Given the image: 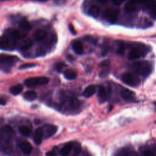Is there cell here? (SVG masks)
I'll return each instance as SVG.
<instances>
[{
  "label": "cell",
  "instance_id": "obj_12",
  "mask_svg": "<svg viewBox=\"0 0 156 156\" xmlns=\"http://www.w3.org/2000/svg\"><path fill=\"white\" fill-rule=\"evenodd\" d=\"M57 130V127L52 124H46L44 127V138L47 139L54 135Z\"/></svg>",
  "mask_w": 156,
  "mask_h": 156
},
{
  "label": "cell",
  "instance_id": "obj_32",
  "mask_svg": "<svg viewBox=\"0 0 156 156\" xmlns=\"http://www.w3.org/2000/svg\"><path fill=\"white\" fill-rule=\"evenodd\" d=\"M109 72H110L109 69L107 68H105L100 71L99 76L100 77H102V78L105 77L109 74Z\"/></svg>",
  "mask_w": 156,
  "mask_h": 156
},
{
  "label": "cell",
  "instance_id": "obj_18",
  "mask_svg": "<svg viewBox=\"0 0 156 156\" xmlns=\"http://www.w3.org/2000/svg\"><path fill=\"white\" fill-rule=\"evenodd\" d=\"M46 32L44 29H37L34 34V38L37 41H40L46 37Z\"/></svg>",
  "mask_w": 156,
  "mask_h": 156
},
{
  "label": "cell",
  "instance_id": "obj_22",
  "mask_svg": "<svg viewBox=\"0 0 156 156\" xmlns=\"http://www.w3.org/2000/svg\"><path fill=\"white\" fill-rule=\"evenodd\" d=\"M33 41L30 39H25L21 43L20 48L23 51H26L29 49L32 45Z\"/></svg>",
  "mask_w": 156,
  "mask_h": 156
},
{
  "label": "cell",
  "instance_id": "obj_36",
  "mask_svg": "<svg viewBox=\"0 0 156 156\" xmlns=\"http://www.w3.org/2000/svg\"><path fill=\"white\" fill-rule=\"evenodd\" d=\"M110 65V61L108 60H105L102 62H101L99 63L100 67H107Z\"/></svg>",
  "mask_w": 156,
  "mask_h": 156
},
{
  "label": "cell",
  "instance_id": "obj_28",
  "mask_svg": "<svg viewBox=\"0 0 156 156\" xmlns=\"http://www.w3.org/2000/svg\"><path fill=\"white\" fill-rule=\"evenodd\" d=\"M125 51V43L123 41L119 40L118 41V47H117V50L116 52L118 54L122 55L124 52Z\"/></svg>",
  "mask_w": 156,
  "mask_h": 156
},
{
  "label": "cell",
  "instance_id": "obj_43",
  "mask_svg": "<svg viewBox=\"0 0 156 156\" xmlns=\"http://www.w3.org/2000/svg\"><path fill=\"white\" fill-rule=\"evenodd\" d=\"M97 1L101 2V3H104V2H106V0H97Z\"/></svg>",
  "mask_w": 156,
  "mask_h": 156
},
{
  "label": "cell",
  "instance_id": "obj_2",
  "mask_svg": "<svg viewBox=\"0 0 156 156\" xmlns=\"http://www.w3.org/2000/svg\"><path fill=\"white\" fill-rule=\"evenodd\" d=\"M150 50V47L145 44L135 43L130 49L127 57L130 60L138 59L145 57Z\"/></svg>",
  "mask_w": 156,
  "mask_h": 156
},
{
  "label": "cell",
  "instance_id": "obj_17",
  "mask_svg": "<svg viewBox=\"0 0 156 156\" xmlns=\"http://www.w3.org/2000/svg\"><path fill=\"white\" fill-rule=\"evenodd\" d=\"M73 148V143H68L66 144L60 149L59 153L62 156H66L70 153V152L71 151Z\"/></svg>",
  "mask_w": 156,
  "mask_h": 156
},
{
  "label": "cell",
  "instance_id": "obj_8",
  "mask_svg": "<svg viewBox=\"0 0 156 156\" xmlns=\"http://www.w3.org/2000/svg\"><path fill=\"white\" fill-rule=\"evenodd\" d=\"M119 10L115 8H108L104 12V19L110 24H115L118 19Z\"/></svg>",
  "mask_w": 156,
  "mask_h": 156
},
{
  "label": "cell",
  "instance_id": "obj_29",
  "mask_svg": "<svg viewBox=\"0 0 156 156\" xmlns=\"http://www.w3.org/2000/svg\"><path fill=\"white\" fill-rule=\"evenodd\" d=\"M131 154V151L129 148H122L121 149L116 155V156H130Z\"/></svg>",
  "mask_w": 156,
  "mask_h": 156
},
{
  "label": "cell",
  "instance_id": "obj_19",
  "mask_svg": "<svg viewBox=\"0 0 156 156\" xmlns=\"http://www.w3.org/2000/svg\"><path fill=\"white\" fill-rule=\"evenodd\" d=\"M96 91V87L93 85H90L83 91V95L86 98H90L94 94Z\"/></svg>",
  "mask_w": 156,
  "mask_h": 156
},
{
  "label": "cell",
  "instance_id": "obj_5",
  "mask_svg": "<svg viewBox=\"0 0 156 156\" xmlns=\"http://www.w3.org/2000/svg\"><path fill=\"white\" fill-rule=\"evenodd\" d=\"M19 60L18 57L15 55H7V54H1V68H4V71L10 70V68L14 65Z\"/></svg>",
  "mask_w": 156,
  "mask_h": 156
},
{
  "label": "cell",
  "instance_id": "obj_20",
  "mask_svg": "<svg viewBox=\"0 0 156 156\" xmlns=\"http://www.w3.org/2000/svg\"><path fill=\"white\" fill-rule=\"evenodd\" d=\"M65 77L68 80H74L76 79L77 76V73L73 69H66L63 73Z\"/></svg>",
  "mask_w": 156,
  "mask_h": 156
},
{
  "label": "cell",
  "instance_id": "obj_7",
  "mask_svg": "<svg viewBox=\"0 0 156 156\" xmlns=\"http://www.w3.org/2000/svg\"><path fill=\"white\" fill-rule=\"evenodd\" d=\"M49 82V79L46 77H33L25 80L24 83L28 87H35L38 85H44Z\"/></svg>",
  "mask_w": 156,
  "mask_h": 156
},
{
  "label": "cell",
  "instance_id": "obj_27",
  "mask_svg": "<svg viewBox=\"0 0 156 156\" xmlns=\"http://www.w3.org/2000/svg\"><path fill=\"white\" fill-rule=\"evenodd\" d=\"M19 131L21 134L24 136H28L30 135L32 130L27 126H21L19 127Z\"/></svg>",
  "mask_w": 156,
  "mask_h": 156
},
{
  "label": "cell",
  "instance_id": "obj_42",
  "mask_svg": "<svg viewBox=\"0 0 156 156\" xmlns=\"http://www.w3.org/2000/svg\"><path fill=\"white\" fill-rule=\"evenodd\" d=\"M5 104V101L4 99H3L2 98H1V105H4Z\"/></svg>",
  "mask_w": 156,
  "mask_h": 156
},
{
  "label": "cell",
  "instance_id": "obj_10",
  "mask_svg": "<svg viewBox=\"0 0 156 156\" xmlns=\"http://www.w3.org/2000/svg\"><path fill=\"white\" fill-rule=\"evenodd\" d=\"M144 0H129L125 5L124 9L126 12L129 13L135 12L138 10L140 7H142V4Z\"/></svg>",
  "mask_w": 156,
  "mask_h": 156
},
{
  "label": "cell",
  "instance_id": "obj_40",
  "mask_svg": "<svg viewBox=\"0 0 156 156\" xmlns=\"http://www.w3.org/2000/svg\"><path fill=\"white\" fill-rule=\"evenodd\" d=\"M65 2V0H54V2L56 4L61 5L63 4Z\"/></svg>",
  "mask_w": 156,
  "mask_h": 156
},
{
  "label": "cell",
  "instance_id": "obj_39",
  "mask_svg": "<svg viewBox=\"0 0 156 156\" xmlns=\"http://www.w3.org/2000/svg\"><path fill=\"white\" fill-rule=\"evenodd\" d=\"M113 2L117 5H119L120 4H121L125 0H112Z\"/></svg>",
  "mask_w": 156,
  "mask_h": 156
},
{
  "label": "cell",
  "instance_id": "obj_15",
  "mask_svg": "<svg viewBox=\"0 0 156 156\" xmlns=\"http://www.w3.org/2000/svg\"><path fill=\"white\" fill-rule=\"evenodd\" d=\"M20 147L22 152L26 155L30 154L32 151V146L31 144L27 141H23L21 143Z\"/></svg>",
  "mask_w": 156,
  "mask_h": 156
},
{
  "label": "cell",
  "instance_id": "obj_34",
  "mask_svg": "<svg viewBox=\"0 0 156 156\" xmlns=\"http://www.w3.org/2000/svg\"><path fill=\"white\" fill-rule=\"evenodd\" d=\"M65 64L64 63H63V62L57 63L55 65V69H56V71L58 73H60L63 70V69L65 67Z\"/></svg>",
  "mask_w": 156,
  "mask_h": 156
},
{
  "label": "cell",
  "instance_id": "obj_16",
  "mask_svg": "<svg viewBox=\"0 0 156 156\" xmlns=\"http://www.w3.org/2000/svg\"><path fill=\"white\" fill-rule=\"evenodd\" d=\"M72 48L74 52L77 54H82L83 53V47L82 43L79 40L74 41L72 44Z\"/></svg>",
  "mask_w": 156,
  "mask_h": 156
},
{
  "label": "cell",
  "instance_id": "obj_25",
  "mask_svg": "<svg viewBox=\"0 0 156 156\" xmlns=\"http://www.w3.org/2000/svg\"><path fill=\"white\" fill-rule=\"evenodd\" d=\"M19 26L21 29L26 30V31H29L31 29L30 24L26 19H23L20 21V23H19Z\"/></svg>",
  "mask_w": 156,
  "mask_h": 156
},
{
  "label": "cell",
  "instance_id": "obj_4",
  "mask_svg": "<svg viewBox=\"0 0 156 156\" xmlns=\"http://www.w3.org/2000/svg\"><path fill=\"white\" fill-rule=\"evenodd\" d=\"M20 37V34L18 30H13L9 32V35H3L1 37V48L2 49L12 50L13 49V45L15 40Z\"/></svg>",
  "mask_w": 156,
  "mask_h": 156
},
{
  "label": "cell",
  "instance_id": "obj_3",
  "mask_svg": "<svg viewBox=\"0 0 156 156\" xmlns=\"http://www.w3.org/2000/svg\"><path fill=\"white\" fill-rule=\"evenodd\" d=\"M132 68L136 74L143 77L148 76L152 71V64L146 60L135 62L132 64Z\"/></svg>",
  "mask_w": 156,
  "mask_h": 156
},
{
  "label": "cell",
  "instance_id": "obj_14",
  "mask_svg": "<svg viewBox=\"0 0 156 156\" xmlns=\"http://www.w3.org/2000/svg\"><path fill=\"white\" fill-rule=\"evenodd\" d=\"M98 101L100 104L104 103L107 100V92L105 88L102 85H100L98 87Z\"/></svg>",
  "mask_w": 156,
  "mask_h": 156
},
{
  "label": "cell",
  "instance_id": "obj_26",
  "mask_svg": "<svg viewBox=\"0 0 156 156\" xmlns=\"http://www.w3.org/2000/svg\"><path fill=\"white\" fill-rule=\"evenodd\" d=\"M99 7L95 5H91L88 10V13L94 18L97 17L99 15Z\"/></svg>",
  "mask_w": 156,
  "mask_h": 156
},
{
  "label": "cell",
  "instance_id": "obj_23",
  "mask_svg": "<svg viewBox=\"0 0 156 156\" xmlns=\"http://www.w3.org/2000/svg\"><path fill=\"white\" fill-rule=\"evenodd\" d=\"M80 105L79 101L74 97H71L69 99V107L71 110H76L79 108Z\"/></svg>",
  "mask_w": 156,
  "mask_h": 156
},
{
  "label": "cell",
  "instance_id": "obj_35",
  "mask_svg": "<svg viewBox=\"0 0 156 156\" xmlns=\"http://www.w3.org/2000/svg\"><path fill=\"white\" fill-rule=\"evenodd\" d=\"M36 65L35 63H24L20 66L19 69H26V68H32L35 66Z\"/></svg>",
  "mask_w": 156,
  "mask_h": 156
},
{
  "label": "cell",
  "instance_id": "obj_44",
  "mask_svg": "<svg viewBox=\"0 0 156 156\" xmlns=\"http://www.w3.org/2000/svg\"><path fill=\"white\" fill-rule=\"evenodd\" d=\"M37 1H40V2H46V1H47L48 0H37Z\"/></svg>",
  "mask_w": 156,
  "mask_h": 156
},
{
  "label": "cell",
  "instance_id": "obj_24",
  "mask_svg": "<svg viewBox=\"0 0 156 156\" xmlns=\"http://www.w3.org/2000/svg\"><path fill=\"white\" fill-rule=\"evenodd\" d=\"M23 89V87L21 84H16L10 88V92L13 95H17L20 94Z\"/></svg>",
  "mask_w": 156,
  "mask_h": 156
},
{
  "label": "cell",
  "instance_id": "obj_38",
  "mask_svg": "<svg viewBox=\"0 0 156 156\" xmlns=\"http://www.w3.org/2000/svg\"><path fill=\"white\" fill-rule=\"evenodd\" d=\"M46 156H57V154L55 152L52 151H49L47 152L46 154Z\"/></svg>",
  "mask_w": 156,
  "mask_h": 156
},
{
  "label": "cell",
  "instance_id": "obj_31",
  "mask_svg": "<svg viewBox=\"0 0 156 156\" xmlns=\"http://www.w3.org/2000/svg\"><path fill=\"white\" fill-rule=\"evenodd\" d=\"M85 40H86L87 41L93 44H96L97 43V40L93 37L90 36V35H87L84 37Z\"/></svg>",
  "mask_w": 156,
  "mask_h": 156
},
{
  "label": "cell",
  "instance_id": "obj_1",
  "mask_svg": "<svg viewBox=\"0 0 156 156\" xmlns=\"http://www.w3.org/2000/svg\"><path fill=\"white\" fill-rule=\"evenodd\" d=\"M0 134L1 150L5 154H10L12 150V140L14 132L10 126L5 125L1 128Z\"/></svg>",
  "mask_w": 156,
  "mask_h": 156
},
{
  "label": "cell",
  "instance_id": "obj_21",
  "mask_svg": "<svg viewBox=\"0 0 156 156\" xmlns=\"http://www.w3.org/2000/svg\"><path fill=\"white\" fill-rule=\"evenodd\" d=\"M23 97L26 100H27L29 101H32L37 98V94L35 91H32V90H29V91H26L24 93Z\"/></svg>",
  "mask_w": 156,
  "mask_h": 156
},
{
  "label": "cell",
  "instance_id": "obj_37",
  "mask_svg": "<svg viewBox=\"0 0 156 156\" xmlns=\"http://www.w3.org/2000/svg\"><path fill=\"white\" fill-rule=\"evenodd\" d=\"M68 28H69V29L70 32H71L73 34L76 35V30H75V29H74V26H73L71 24H69V26H68Z\"/></svg>",
  "mask_w": 156,
  "mask_h": 156
},
{
  "label": "cell",
  "instance_id": "obj_30",
  "mask_svg": "<svg viewBox=\"0 0 156 156\" xmlns=\"http://www.w3.org/2000/svg\"><path fill=\"white\" fill-rule=\"evenodd\" d=\"M73 149H74V156H77L81 150L80 145L79 143H73Z\"/></svg>",
  "mask_w": 156,
  "mask_h": 156
},
{
  "label": "cell",
  "instance_id": "obj_41",
  "mask_svg": "<svg viewBox=\"0 0 156 156\" xmlns=\"http://www.w3.org/2000/svg\"><path fill=\"white\" fill-rule=\"evenodd\" d=\"M107 53H108V49H107V48H105V49H104L102 51V52H101V55H102V56H105V55H107Z\"/></svg>",
  "mask_w": 156,
  "mask_h": 156
},
{
  "label": "cell",
  "instance_id": "obj_45",
  "mask_svg": "<svg viewBox=\"0 0 156 156\" xmlns=\"http://www.w3.org/2000/svg\"><path fill=\"white\" fill-rule=\"evenodd\" d=\"M154 105H155V108H156V102H154Z\"/></svg>",
  "mask_w": 156,
  "mask_h": 156
},
{
  "label": "cell",
  "instance_id": "obj_13",
  "mask_svg": "<svg viewBox=\"0 0 156 156\" xmlns=\"http://www.w3.org/2000/svg\"><path fill=\"white\" fill-rule=\"evenodd\" d=\"M44 137V133L43 130L42 128L39 127L37 128L34 133V141L37 145H40L42 141V140Z\"/></svg>",
  "mask_w": 156,
  "mask_h": 156
},
{
  "label": "cell",
  "instance_id": "obj_46",
  "mask_svg": "<svg viewBox=\"0 0 156 156\" xmlns=\"http://www.w3.org/2000/svg\"><path fill=\"white\" fill-rule=\"evenodd\" d=\"M155 123H156V121H155Z\"/></svg>",
  "mask_w": 156,
  "mask_h": 156
},
{
  "label": "cell",
  "instance_id": "obj_6",
  "mask_svg": "<svg viewBox=\"0 0 156 156\" xmlns=\"http://www.w3.org/2000/svg\"><path fill=\"white\" fill-rule=\"evenodd\" d=\"M141 7L152 18L156 19V0H144Z\"/></svg>",
  "mask_w": 156,
  "mask_h": 156
},
{
  "label": "cell",
  "instance_id": "obj_33",
  "mask_svg": "<svg viewBox=\"0 0 156 156\" xmlns=\"http://www.w3.org/2000/svg\"><path fill=\"white\" fill-rule=\"evenodd\" d=\"M143 156H156V152L152 149H146L143 153Z\"/></svg>",
  "mask_w": 156,
  "mask_h": 156
},
{
  "label": "cell",
  "instance_id": "obj_9",
  "mask_svg": "<svg viewBox=\"0 0 156 156\" xmlns=\"http://www.w3.org/2000/svg\"><path fill=\"white\" fill-rule=\"evenodd\" d=\"M121 80L125 84L131 87H136L140 84L139 79L130 73H125L121 76Z\"/></svg>",
  "mask_w": 156,
  "mask_h": 156
},
{
  "label": "cell",
  "instance_id": "obj_11",
  "mask_svg": "<svg viewBox=\"0 0 156 156\" xmlns=\"http://www.w3.org/2000/svg\"><path fill=\"white\" fill-rule=\"evenodd\" d=\"M121 94V96L122 97V98L125 100L127 102H136V98H135V93L128 90L126 88L122 89L121 90L120 92Z\"/></svg>",
  "mask_w": 156,
  "mask_h": 156
}]
</instances>
